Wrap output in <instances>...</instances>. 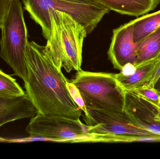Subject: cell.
Masks as SVG:
<instances>
[{"instance_id":"obj_13","label":"cell","mask_w":160,"mask_h":159,"mask_svg":"<svg viewBox=\"0 0 160 159\" xmlns=\"http://www.w3.org/2000/svg\"><path fill=\"white\" fill-rule=\"evenodd\" d=\"M132 21L133 41L135 43H139L160 28V10L143 15Z\"/></svg>"},{"instance_id":"obj_20","label":"cell","mask_w":160,"mask_h":159,"mask_svg":"<svg viewBox=\"0 0 160 159\" xmlns=\"http://www.w3.org/2000/svg\"><path fill=\"white\" fill-rule=\"evenodd\" d=\"M160 78V62L159 63L158 65L157 66L151 77V79L149 80L147 84L148 86L150 87H155L156 84L158 83V80Z\"/></svg>"},{"instance_id":"obj_4","label":"cell","mask_w":160,"mask_h":159,"mask_svg":"<svg viewBox=\"0 0 160 159\" xmlns=\"http://www.w3.org/2000/svg\"><path fill=\"white\" fill-rule=\"evenodd\" d=\"M71 82L78 89L87 110L124 112L123 89L116 74L81 70Z\"/></svg>"},{"instance_id":"obj_11","label":"cell","mask_w":160,"mask_h":159,"mask_svg":"<svg viewBox=\"0 0 160 159\" xmlns=\"http://www.w3.org/2000/svg\"><path fill=\"white\" fill-rule=\"evenodd\" d=\"M121 15L139 17L153 11L160 0H92Z\"/></svg>"},{"instance_id":"obj_21","label":"cell","mask_w":160,"mask_h":159,"mask_svg":"<svg viewBox=\"0 0 160 159\" xmlns=\"http://www.w3.org/2000/svg\"><path fill=\"white\" fill-rule=\"evenodd\" d=\"M68 2H74L81 3H90L93 2L92 0H64Z\"/></svg>"},{"instance_id":"obj_5","label":"cell","mask_w":160,"mask_h":159,"mask_svg":"<svg viewBox=\"0 0 160 159\" xmlns=\"http://www.w3.org/2000/svg\"><path fill=\"white\" fill-rule=\"evenodd\" d=\"M0 57L24 82L27 78L26 50L28 32L20 0H12L0 26Z\"/></svg>"},{"instance_id":"obj_12","label":"cell","mask_w":160,"mask_h":159,"mask_svg":"<svg viewBox=\"0 0 160 159\" xmlns=\"http://www.w3.org/2000/svg\"><path fill=\"white\" fill-rule=\"evenodd\" d=\"M160 62V51L154 58L135 64L136 70L133 74L125 76L120 73L116 74L117 81L123 89H130L148 84Z\"/></svg>"},{"instance_id":"obj_10","label":"cell","mask_w":160,"mask_h":159,"mask_svg":"<svg viewBox=\"0 0 160 159\" xmlns=\"http://www.w3.org/2000/svg\"><path fill=\"white\" fill-rule=\"evenodd\" d=\"M38 113L26 94L11 100L0 99V127L18 119L32 118Z\"/></svg>"},{"instance_id":"obj_17","label":"cell","mask_w":160,"mask_h":159,"mask_svg":"<svg viewBox=\"0 0 160 159\" xmlns=\"http://www.w3.org/2000/svg\"><path fill=\"white\" fill-rule=\"evenodd\" d=\"M67 86L71 94V97H72L75 102L79 106L82 111L84 112V115H86L88 114L87 109L85 105L84 102L81 96L78 89L74 84L68 81L67 82Z\"/></svg>"},{"instance_id":"obj_8","label":"cell","mask_w":160,"mask_h":159,"mask_svg":"<svg viewBox=\"0 0 160 159\" xmlns=\"http://www.w3.org/2000/svg\"><path fill=\"white\" fill-rule=\"evenodd\" d=\"M123 90L124 112L131 122L160 135V125L155 120L158 105L133 91Z\"/></svg>"},{"instance_id":"obj_3","label":"cell","mask_w":160,"mask_h":159,"mask_svg":"<svg viewBox=\"0 0 160 159\" xmlns=\"http://www.w3.org/2000/svg\"><path fill=\"white\" fill-rule=\"evenodd\" d=\"M22 2L25 10L41 27L42 35L47 40L51 31L49 13L52 10H58L70 15L84 28L88 35L110 11L96 2L81 3L64 0H22Z\"/></svg>"},{"instance_id":"obj_2","label":"cell","mask_w":160,"mask_h":159,"mask_svg":"<svg viewBox=\"0 0 160 159\" xmlns=\"http://www.w3.org/2000/svg\"><path fill=\"white\" fill-rule=\"evenodd\" d=\"M50 35L45 46L55 66L67 72L81 69L84 40L88 35L84 28L70 15L58 10L49 13Z\"/></svg>"},{"instance_id":"obj_14","label":"cell","mask_w":160,"mask_h":159,"mask_svg":"<svg viewBox=\"0 0 160 159\" xmlns=\"http://www.w3.org/2000/svg\"><path fill=\"white\" fill-rule=\"evenodd\" d=\"M160 51V28L138 43L135 64L156 57Z\"/></svg>"},{"instance_id":"obj_18","label":"cell","mask_w":160,"mask_h":159,"mask_svg":"<svg viewBox=\"0 0 160 159\" xmlns=\"http://www.w3.org/2000/svg\"><path fill=\"white\" fill-rule=\"evenodd\" d=\"M12 0H0V26Z\"/></svg>"},{"instance_id":"obj_6","label":"cell","mask_w":160,"mask_h":159,"mask_svg":"<svg viewBox=\"0 0 160 159\" xmlns=\"http://www.w3.org/2000/svg\"><path fill=\"white\" fill-rule=\"evenodd\" d=\"M83 119L95 142H160V135L134 125L125 112L87 110Z\"/></svg>"},{"instance_id":"obj_16","label":"cell","mask_w":160,"mask_h":159,"mask_svg":"<svg viewBox=\"0 0 160 159\" xmlns=\"http://www.w3.org/2000/svg\"><path fill=\"white\" fill-rule=\"evenodd\" d=\"M128 90L133 91L137 92L150 100L156 105L160 107V93L155 87H150L147 84H144L142 86Z\"/></svg>"},{"instance_id":"obj_1","label":"cell","mask_w":160,"mask_h":159,"mask_svg":"<svg viewBox=\"0 0 160 159\" xmlns=\"http://www.w3.org/2000/svg\"><path fill=\"white\" fill-rule=\"evenodd\" d=\"M26 94L38 114L80 120L82 109L67 86L68 79L53 63L45 46L28 42L26 50Z\"/></svg>"},{"instance_id":"obj_23","label":"cell","mask_w":160,"mask_h":159,"mask_svg":"<svg viewBox=\"0 0 160 159\" xmlns=\"http://www.w3.org/2000/svg\"><path fill=\"white\" fill-rule=\"evenodd\" d=\"M155 88L159 91L160 93V78L159 80L158 81V83L156 84V86H155Z\"/></svg>"},{"instance_id":"obj_22","label":"cell","mask_w":160,"mask_h":159,"mask_svg":"<svg viewBox=\"0 0 160 159\" xmlns=\"http://www.w3.org/2000/svg\"><path fill=\"white\" fill-rule=\"evenodd\" d=\"M157 114L155 116V120L158 124L160 125V107L157 106Z\"/></svg>"},{"instance_id":"obj_9","label":"cell","mask_w":160,"mask_h":159,"mask_svg":"<svg viewBox=\"0 0 160 159\" xmlns=\"http://www.w3.org/2000/svg\"><path fill=\"white\" fill-rule=\"evenodd\" d=\"M138 45L133 41L132 21L114 29L107 52L114 68L121 71L127 63L135 64Z\"/></svg>"},{"instance_id":"obj_7","label":"cell","mask_w":160,"mask_h":159,"mask_svg":"<svg viewBox=\"0 0 160 159\" xmlns=\"http://www.w3.org/2000/svg\"><path fill=\"white\" fill-rule=\"evenodd\" d=\"M89 127L81 120H71L38 114L31 119L26 131L30 137L45 138L48 140L69 142H95Z\"/></svg>"},{"instance_id":"obj_15","label":"cell","mask_w":160,"mask_h":159,"mask_svg":"<svg viewBox=\"0 0 160 159\" xmlns=\"http://www.w3.org/2000/svg\"><path fill=\"white\" fill-rule=\"evenodd\" d=\"M26 95L16 79L0 69V99L11 100Z\"/></svg>"},{"instance_id":"obj_19","label":"cell","mask_w":160,"mask_h":159,"mask_svg":"<svg viewBox=\"0 0 160 159\" xmlns=\"http://www.w3.org/2000/svg\"><path fill=\"white\" fill-rule=\"evenodd\" d=\"M136 70V67L135 64L128 63L125 65L122 68L120 73L125 76H128L133 74Z\"/></svg>"}]
</instances>
